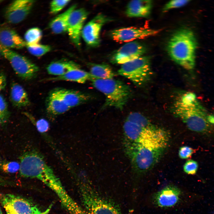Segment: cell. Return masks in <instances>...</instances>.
<instances>
[{"label":"cell","mask_w":214,"mask_h":214,"mask_svg":"<svg viewBox=\"0 0 214 214\" xmlns=\"http://www.w3.org/2000/svg\"><path fill=\"white\" fill-rule=\"evenodd\" d=\"M174 111L190 130L205 134L214 133L207 111L196 99L195 95L188 92L174 103Z\"/></svg>","instance_id":"1"},{"label":"cell","mask_w":214,"mask_h":214,"mask_svg":"<svg viewBox=\"0 0 214 214\" xmlns=\"http://www.w3.org/2000/svg\"><path fill=\"white\" fill-rule=\"evenodd\" d=\"M197 47L193 32L182 28L172 34L167 43V50L172 60L184 68L191 70L195 66Z\"/></svg>","instance_id":"2"},{"label":"cell","mask_w":214,"mask_h":214,"mask_svg":"<svg viewBox=\"0 0 214 214\" xmlns=\"http://www.w3.org/2000/svg\"><path fill=\"white\" fill-rule=\"evenodd\" d=\"M20 165V173L23 177L37 179L52 190L57 189L61 184L53 169L36 151L24 153L21 157Z\"/></svg>","instance_id":"3"},{"label":"cell","mask_w":214,"mask_h":214,"mask_svg":"<svg viewBox=\"0 0 214 214\" xmlns=\"http://www.w3.org/2000/svg\"><path fill=\"white\" fill-rule=\"evenodd\" d=\"M123 131L126 147L140 145L166 148L169 143V133L160 127L150 129L126 120L123 125Z\"/></svg>","instance_id":"4"},{"label":"cell","mask_w":214,"mask_h":214,"mask_svg":"<svg viewBox=\"0 0 214 214\" xmlns=\"http://www.w3.org/2000/svg\"><path fill=\"white\" fill-rule=\"evenodd\" d=\"M91 81L93 86L105 96L102 109L113 107L122 110L131 95L130 87L122 81L113 78H93Z\"/></svg>","instance_id":"5"},{"label":"cell","mask_w":214,"mask_h":214,"mask_svg":"<svg viewBox=\"0 0 214 214\" xmlns=\"http://www.w3.org/2000/svg\"><path fill=\"white\" fill-rule=\"evenodd\" d=\"M166 148L132 145L126 147L134 170L139 174L147 172L159 161Z\"/></svg>","instance_id":"6"},{"label":"cell","mask_w":214,"mask_h":214,"mask_svg":"<svg viewBox=\"0 0 214 214\" xmlns=\"http://www.w3.org/2000/svg\"><path fill=\"white\" fill-rule=\"evenodd\" d=\"M118 74L141 86L149 81L152 75L150 59L147 56H141L122 64Z\"/></svg>","instance_id":"7"},{"label":"cell","mask_w":214,"mask_h":214,"mask_svg":"<svg viewBox=\"0 0 214 214\" xmlns=\"http://www.w3.org/2000/svg\"><path fill=\"white\" fill-rule=\"evenodd\" d=\"M81 199L87 214H121L114 204L102 197L89 185L80 188Z\"/></svg>","instance_id":"8"},{"label":"cell","mask_w":214,"mask_h":214,"mask_svg":"<svg viewBox=\"0 0 214 214\" xmlns=\"http://www.w3.org/2000/svg\"><path fill=\"white\" fill-rule=\"evenodd\" d=\"M0 53L10 62L14 71L19 77L26 80L36 75L39 68L26 57L0 45Z\"/></svg>","instance_id":"9"},{"label":"cell","mask_w":214,"mask_h":214,"mask_svg":"<svg viewBox=\"0 0 214 214\" xmlns=\"http://www.w3.org/2000/svg\"><path fill=\"white\" fill-rule=\"evenodd\" d=\"M0 203L6 214H48L52 207L42 211L26 199L11 194L0 193Z\"/></svg>","instance_id":"10"},{"label":"cell","mask_w":214,"mask_h":214,"mask_svg":"<svg viewBox=\"0 0 214 214\" xmlns=\"http://www.w3.org/2000/svg\"><path fill=\"white\" fill-rule=\"evenodd\" d=\"M145 46L137 41L128 42L112 55L111 60L114 63L123 64L142 56L146 52Z\"/></svg>","instance_id":"11"},{"label":"cell","mask_w":214,"mask_h":214,"mask_svg":"<svg viewBox=\"0 0 214 214\" xmlns=\"http://www.w3.org/2000/svg\"><path fill=\"white\" fill-rule=\"evenodd\" d=\"M88 14V12L84 8L75 9L68 18L67 32L71 41L77 47L80 46L82 31Z\"/></svg>","instance_id":"12"},{"label":"cell","mask_w":214,"mask_h":214,"mask_svg":"<svg viewBox=\"0 0 214 214\" xmlns=\"http://www.w3.org/2000/svg\"><path fill=\"white\" fill-rule=\"evenodd\" d=\"M34 3L32 0L13 1L5 10L4 15L6 21L13 24L22 21L30 13Z\"/></svg>","instance_id":"13"},{"label":"cell","mask_w":214,"mask_h":214,"mask_svg":"<svg viewBox=\"0 0 214 214\" xmlns=\"http://www.w3.org/2000/svg\"><path fill=\"white\" fill-rule=\"evenodd\" d=\"M108 20L109 19L104 15L99 14L83 27L81 35L87 45L92 47L99 45L101 30Z\"/></svg>","instance_id":"14"},{"label":"cell","mask_w":214,"mask_h":214,"mask_svg":"<svg viewBox=\"0 0 214 214\" xmlns=\"http://www.w3.org/2000/svg\"><path fill=\"white\" fill-rule=\"evenodd\" d=\"M159 31L150 29L129 27L112 31L110 34L112 39L119 43H128L137 39L155 35Z\"/></svg>","instance_id":"15"},{"label":"cell","mask_w":214,"mask_h":214,"mask_svg":"<svg viewBox=\"0 0 214 214\" xmlns=\"http://www.w3.org/2000/svg\"><path fill=\"white\" fill-rule=\"evenodd\" d=\"M182 192L178 188L169 185L157 192L153 196L155 204L157 207L166 208L173 207L180 202Z\"/></svg>","instance_id":"16"},{"label":"cell","mask_w":214,"mask_h":214,"mask_svg":"<svg viewBox=\"0 0 214 214\" xmlns=\"http://www.w3.org/2000/svg\"><path fill=\"white\" fill-rule=\"evenodd\" d=\"M53 91L64 101L70 108L89 100L90 95L77 90L58 88Z\"/></svg>","instance_id":"17"},{"label":"cell","mask_w":214,"mask_h":214,"mask_svg":"<svg viewBox=\"0 0 214 214\" xmlns=\"http://www.w3.org/2000/svg\"><path fill=\"white\" fill-rule=\"evenodd\" d=\"M0 45L11 49H20L26 47V43L14 30L3 27L0 28Z\"/></svg>","instance_id":"18"},{"label":"cell","mask_w":214,"mask_h":214,"mask_svg":"<svg viewBox=\"0 0 214 214\" xmlns=\"http://www.w3.org/2000/svg\"><path fill=\"white\" fill-rule=\"evenodd\" d=\"M152 3L149 0L131 1L127 6L126 14L129 17H147L151 13Z\"/></svg>","instance_id":"19"},{"label":"cell","mask_w":214,"mask_h":214,"mask_svg":"<svg viewBox=\"0 0 214 214\" xmlns=\"http://www.w3.org/2000/svg\"><path fill=\"white\" fill-rule=\"evenodd\" d=\"M93 77L91 74L81 69L80 66L75 68L65 74L60 76L47 78L46 81H65L84 83Z\"/></svg>","instance_id":"20"},{"label":"cell","mask_w":214,"mask_h":214,"mask_svg":"<svg viewBox=\"0 0 214 214\" xmlns=\"http://www.w3.org/2000/svg\"><path fill=\"white\" fill-rule=\"evenodd\" d=\"M10 99L12 105L18 108L28 106L30 102L28 94L23 88L19 84H12L10 91Z\"/></svg>","instance_id":"21"},{"label":"cell","mask_w":214,"mask_h":214,"mask_svg":"<svg viewBox=\"0 0 214 214\" xmlns=\"http://www.w3.org/2000/svg\"><path fill=\"white\" fill-rule=\"evenodd\" d=\"M79 66L72 61L63 59L51 62L48 66L46 69L49 74L58 76L63 75Z\"/></svg>","instance_id":"22"},{"label":"cell","mask_w":214,"mask_h":214,"mask_svg":"<svg viewBox=\"0 0 214 214\" xmlns=\"http://www.w3.org/2000/svg\"><path fill=\"white\" fill-rule=\"evenodd\" d=\"M77 5L73 4L66 11L53 19L49 24L50 28L56 34L63 33L67 32V23L71 13L76 9Z\"/></svg>","instance_id":"23"},{"label":"cell","mask_w":214,"mask_h":214,"mask_svg":"<svg viewBox=\"0 0 214 214\" xmlns=\"http://www.w3.org/2000/svg\"><path fill=\"white\" fill-rule=\"evenodd\" d=\"M46 109L49 113L58 115L65 113L70 108L62 99L53 91L47 98Z\"/></svg>","instance_id":"24"},{"label":"cell","mask_w":214,"mask_h":214,"mask_svg":"<svg viewBox=\"0 0 214 214\" xmlns=\"http://www.w3.org/2000/svg\"><path fill=\"white\" fill-rule=\"evenodd\" d=\"M94 78L103 79H113L115 74L110 66L106 64H93L89 73Z\"/></svg>","instance_id":"25"},{"label":"cell","mask_w":214,"mask_h":214,"mask_svg":"<svg viewBox=\"0 0 214 214\" xmlns=\"http://www.w3.org/2000/svg\"><path fill=\"white\" fill-rule=\"evenodd\" d=\"M126 120L150 129L155 130L159 128L151 123L145 116L138 113L133 112L130 113L127 117Z\"/></svg>","instance_id":"26"},{"label":"cell","mask_w":214,"mask_h":214,"mask_svg":"<svg viewBox=\"0 0 214 214\" xmlns=\"http://www.w3.org/2000/svg\"><path fill=\"white\" fill-rule=\"evenodd\" d=\"M41 30L37 27H33L29 29L24 34L26 43L30 44L39 43L42 37Z\"/></svg>","instance_id":"27"},{"label":"cell","mask_w":214,"mask_h":214,"mask_svg":"<svg viewBox=\"0 0 214 214\" xmlns=\"http://www.w3.org/2000/svg\"><path fill=\"white\" fill-rule=\"evenodd\" d=\"M26 47L29 53L37 57L44 55L51 50V47L50 45L39 43L30 44L26 43Z\"/></svg>","instance_id":"28"},{"label":"cell","mask_w":214,"mask_h":214,"mask_svg":"<svg viewBox=\"0 0 214 214\" xmlns=\"http://www.w3.org/2000/svg\"><path fill=\"white\" fill-rule=\"evenodd\" d=\"M20 165L15 161H4L0 162V169L4 172L13 173L20 169Z\"/></svg>","instance_id":"29"},{"label":"cell","mask_w":214,"mask_h":214,"mask_svg":"<svg viewBox=\"0 0 214 214\" xmlns=\"http://www.w3.org/2000/svg\"><path fill=\"white\" fill-rule=\"evenodd\" d=\"M70 1V0H54L50 4V12L51 14H56L60 11Z\"/></svg>","instance_id":"30"},{"label":"cell","mask_w":214,"mask_h":214,"mask_svg":"<svg viewBox=\"0 0 214 214\" xmlns=\"http://www.w3.org/2000/svg\"><path fill=\"white\" fill-rule=\"evenodd\" d=\"M9 117L7 103L3 96L0 95V119L5 124L8 121Z\"/></svg>","instance_id":"31"},{"label":"cell","mask_w":214,"mask_h":214,"mask_svg":"<svg viewBox=\"0 0 214 214\" xmlns=\"http://www.w3.org/2000/svg\"><path fill=\"white\" fill-rule=\"evenodd\" d=\"M198 164L193 160H187L183 166V169L185 173L188 174H195L198 168Z\"/></svg>","instance_id":"32"},{"label":"cell","mask_w":214,"mask_h":214,"mask_svg":"<svg viewBox=\"0 0 214 214\" xmlns=\"http://www.w3.org/2000/svg\"><path fill=\"white\" fill-rule=\"evenodd\" d=\"M190 0H174L167 2L163 9V11L166 12L170 10L180 7L187 4Z\"/></svg>","instance_id":"33"},{"label":"cell","mask_w":214,"mask_h":214,"mask_svg":"<svg viewBox=\"0 0 214 214\" xmlns=\"http://www.w3.org/2000/svg\"><path fill=\"white\" fill-rule=\"evenodd\" d=\"M194 152L193 148L188 146L181 147L179 150L178 155L181 159H187L190 158Z\"/></svg>","instance_id":"34"},{"label":"cell","mask_w":214,"mask_h":214,"mask_svg":"<svg viewBox=\"0 0 214 214\" xmlns=\"http://www.w3.org/2000/svg\"><path fill=\"white\" fill-rule=\"evenodd\" d=\"M35 125L38 131L41 133H44L47 131L49 127L48 122L43 119L37 120L35 123Z\"/></svg>","instance_id":"35"},{"label":"cell","mask_w":214,"mask_h":214,"mask_svg":"<svg viewBox=\"0 0 214 214\" xmlns=\"http://www.w3.org/2000/svg\"><path fill=\"white\" fill-rule=\"evenodd\" d=\"M7 83L6 77L4 73H0V92L5 88Z\"/></svg>","instance_id":"36"},{"label":"cell","mask_w":214,"mask_h":214,"mask_svg":"<svg viewBox=\"0 0 214 214\" xmlns=\"http://www.w3.org/2000/svg\"><path fill=\"white\" fill-rule=\"evenodd\" d=\"M12 182L0 176V187L12 185Z\"/></svg>","instance_id":"37"},{"label":"cell","mask_w":214,"mask_h":214,"mask_svg":"<svg viewBox=\"0 0 214 214\" xmlns=\"http://www.w3.org/2000/svg\"><path fill=\"white\" fill-rule=\"evenodd\" d=\"M4 124V123L2 122V121L0 119V128Z\"/></svg>","instance_id":"38"},{"label":"cell","mask_w":214,"mask_h":214,"mask_svg":"<svg viewBox=\"0 0 214 214\" xmlns=\"http://www.w3.org/2000/svg\"><path fill=\"white\" fill-rule=\"evenodd\" d=\"M0 214H3L2 211L0 208Z\"/></svg>","instance_id":"39"},{"label":"cell","mask_w":214,"mask_h":214,"mask_svg":"<svg viewBox=\"0 0 214 214\" xmlns=\"http://www.w3.org/2000/svg\"></svg>","instance_id":"40"}]
</instances>
